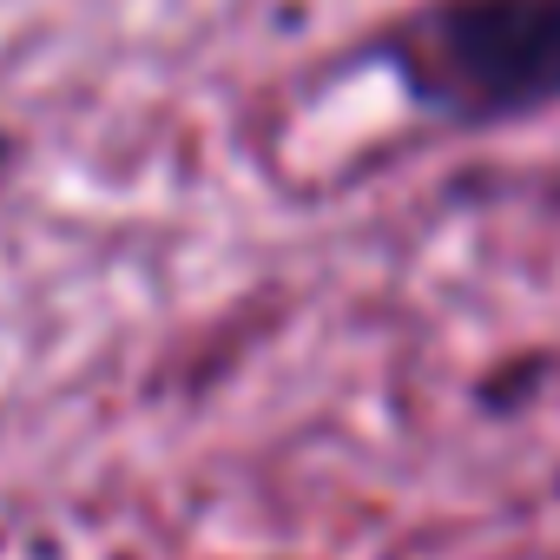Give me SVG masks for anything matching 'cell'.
<instances>
[{
	"label": "cell",
	"instance_id": "cell-1",
	"mask_svg": "<svg viewBox=\"0 0 560 560\" xmlns=\"http://www.w3.org/2000/svg\"><path fill=\"white\" fill-rule=\"evenodd\" d=\"M448 40L481 100H534L540 86H560V0H468Z\"/></svg>",
	"mask_w": 560,
	"mask_h": 560
}]
</instances>
